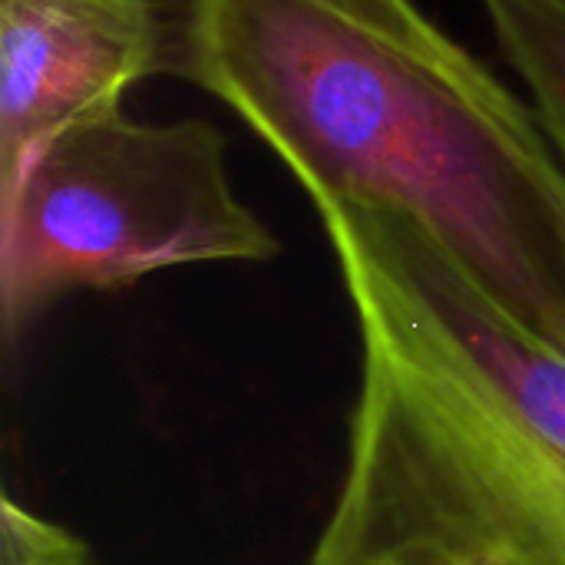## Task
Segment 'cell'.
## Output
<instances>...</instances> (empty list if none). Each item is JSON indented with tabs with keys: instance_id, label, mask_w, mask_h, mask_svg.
<instances>
[{
	"instance_id": "cell-4",
	"label": "cell",
	"mask_w": 565,
	"mask_h": 565,
	"mask_svg": "<svg viewBox=\"0 0 565 565\" xmlns=\"http://www.w3.org/2000/svg\"><path fill=\"white\" fill-rule=\"evenodd\" d=\"M172 3L0 0V185L63 129L172 73Z\"/></svg>"
},
{
	"instance_id": "cell-7",
	"label": "cell",
	"mask_w": 565,
	"mask_h": 565,
	"mask_svg": "<svg viewBox=\"0 0 565 565\" xmlns=\"http://www.w3.org/2000/svg\"><path fill=\"white\" fill-rule=\"evenodd\" d=\"M427 565H483V563H473V559H457V556H444V559H434V563Z\"/></svg>"
},
{
	"instance_id": "cell-3",
	"label": "cell",
	"mask_w": 565,
	"mask_h": 565,
	"mask_svg": "<svg viewBox=\"0 0 565 565\" xmlns=\"http://www.w3.org/2000/svg\"><path fill=\"white\" fill-rule=\"evenodd\" d=\"M275 232L238 199L228 139L209 119L139 122L122 109L43 142L0 185V324L17 341L73 291L156 271L271 262Z\"/></svg>"
},
{
	"instance_id": "cell-2",
	"label": "cell",
	"mask_w": 565,
	"mask_h": 565,
	"mask_svg": "<svg viewBox=\"0 0 565 565\" xmlns=\"http://www.w3.org/2000/svg\"><path fill=\"white\" fill-rule=\"evenodd\" d=\"M318 215L361 384L311 565H565V354L417 225L348 202Z\"/></svg>"
},
{
	"instance_id": "cell-1",
	"label": "cell",
	"mask_w": 565,
	"mask_h": 565,
	"mask_svg": "<svg viewBox=\"0 0 565 565\" xmlns=\"http://www.w3.org/2000/svg\"><path fill=\"white\" fill-rule=\"evenodd\" d=\"M172 73L318 205L417 225L565 354V162L533 103L414 0H172Z\"/></svg>"
},
{
	"instance_id": "cell-6",
	"label": "cell",
	"mask_w": 565,
	"mask_h": 565,
	"mask_svg": "<svg viewBox=\"0 0 565 565\" xmlns=\"http://www.w3.org/2000/svg\"><path fill=\"white\" fill-rule=\"evenodd\" d=\"M0 565H89V550L66 526L20 507L10 493L0 503Z\"/></svg>"
},
{
	"instance_id": "cell-5",
	"label": "cell",
	"mask_w": 565,
	"mask_h": 565,
	"mask_svg": "<svg viewBox=\"0 0 565 565\" xmlns=\"http://www.w3.org/2000/svg\"><path fill=\"white\" fill-rule=\"evenodd\" d=\"M565 162V0H477Z\"/></svg>"
}]
</instances>
